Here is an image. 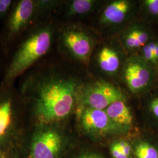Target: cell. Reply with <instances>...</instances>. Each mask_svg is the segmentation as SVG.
I'll return each instance as SVG.
<instances>
[{"instance_id": "obj_1", "label": "cell", "mask_w": 158, "mask_h": 158, "mask_svg": "<svg viewBox=\"0 0 158 158\" xmlns=\"http://www.w3.org/2000/svg\"><path fill=\"white\" fill-rule=\"evenodd\" d=\"M17 88L28 109L31 125L65 124L78 98L73 72L48 56L19 79Z\"/></svg>"}, {"instance_id": "obj_2", "label": "cell", "mask_w": 158, "mask_h": 158, "mask_svg": "<svg viewBox=\"0 0 158 158\" xmlns=\"http://www.w3.org/2000/svg\"><path fill=\"white\" fill-rule=\"evenodd\" d=\"M59 26L56 18L34 25L6 63L0 85H15L23 74L49 55L56 43Z\"/></svg>"}, {"instance_id": "obj_3", "label": "cell", "mask_w": 158, "mask_h": 158, "mask_svg": "<svg viewBox=\"0 0 158 158\" xmlns=\"http://www.w3.org/2000/svg\"><path fill=\"white\" fill-rule=\"evenodd\" d=\"M31 127L25 102L15 85H0V150L21 147Z\"/></svg>"}, {"instance_id": "obj_4", "label": "cell", "mask_w": 158, "mask_h": 158, "mask_svg": "<svg viewBox=\"0 0 158 158\" xmlns=\"http://www.w3.org/2000/svg\"><path fill=\"white\" fill-rule=\"evenodd\" d=\"M64 125H31L20 147L25 158H63L69 143Z\"/></svg>"}, {"instance_id": "obj_5", "label": "cell", "mask_w": 158, "mask_h": 158, "mask_svg": "<svg viewBox=\"0 0 158 158\" xmlns=\"http://www.w3.org/2000/svg\"><path fill=\"white\" fill-rule=\"evenodd\" d=\"M34 25V0H15L0 28V45L5 64Z\"/></svg>"}, {"instance_id": "obj_6", "label": "cell", "mask_w": 158, "mask_h": 158, "mask_svg": "<svg viewBox=\"0 0 158 158\" xmlns=\"http://www.w3.org/2000/svg\"><path fill=\"white\" fill-rule=\"evenodd\" d=\"M56 43L64 56L81 62L88 60L93 50L90 37L73 23H59Z\"/></svg>"}, {"instance_id": "obj_7", "label": "cell", "mask_w": 158, "mask_h": 158, "mask_svg": "<svg viewBox=\"0 0 158 158\" xmlns=\"http://www.w3.org/2000/svg\"><path fill=\"white\" fill-rule=\"evenodd\" d=\"M80 98L87 107L104 110L113 102L123 100L124 96L115 85L107 81H98L82 91Z\"/></svg>"}, {"instance_id": "obj_8", "label": "cell", "mask_w": 158, "mask_h": 158, "mask_svg": "<svg viewBox=\"0 0 158 158\" xmlns=\"http://www.w3.org/2000/svg\"><path fill=\"white\" fill-rule=\"evenodd\" d=\"M153 71L142 57H131L125 64L123 77L131 92L139 93L147 90L153 79Z\"/></svg>"}, {"instance_id": "obj_9", "label": "cell", "mask_w": 158, "mask_h": 158, "mask_svg": "<svg viewBox=\"0 0 158 158\" xmlns=\"http://www.w3.org/2000/svg\"><path fill=\"white\" fill-rule=\"evenodd\" d=\"M79 122L83 130L94 135H103L119 130L109 118L105 110L86 107L80 114Z\"/></svg>"}, {"instance_id": "obj_10", "label": "cell", "mask_w": 158, "mask_h": 158, "mask_svg": "<svg viewBox=\"0 0 158 158\" xmlns=\"http://www.w3.org/2000/svg\"><path fill=\"white\" fill-rule=\"evenodd\" d=\"M133 8L132 2L128 0H117L108 3L101 15V23L104 25H117L123 23Z\"/></svg>"}, {"instance_id": "obj_11", "label": "cell", "mask_w": 158, "mask_h": 158, "mask_svg": "<svg viewBox=\"0 0 158 158\" xmlns=\"http://www.w3.org/2000/svg\"><path fill=\"white\" fill-rule=\"evenodd\" d=\"M105 111L113 123L119 129L132 126L133 117L124 99L113 102L106 108Z\"/></svg>"}, {"instance_id": "obj_12", "label": "cell", "mask_w": 158, "mask_h": 158, "mask_svg": "<svg viewBox=\"0 0 158 158\" xmlns=\"http://www.w3.org/2000/svg\"><path fill=\"white\" fill-rule=\"evenodd\" d=\"M97 61L102 71L109 74L115 73L121 64L118 52L110 46H104L100 50L97 56Z\"/></svg>"}, {"instance_id": "obj_13", "label": "cell", "mask_w": 158, "mask_h": 158, "mask_svg": "<svg viewBox=\"0 0 158 158\" xmlns=\"http://www.w3.org/2000/svg\"><path fill=\"white\" fill-rule=\"evenodd\" d=\"M149 35L147 30L141 26H133L128 29L122 36L123 43L129 50L142 48L148 44Z\"/></svg>"}, {"instance_id": "obj_14", "label": "cell", "mask_w": 158, "mask_h": 158, "mask_svg": "<svg viewBox=\"0 0 158 158\" xmlns=\"http://www.w3.org/2000/svg\"><path fill=\"white\" fill-rule=\"evenodd\" d=\"M136 158H158V150L148 142H139L135 148Z\"/></svg>"}, {"instance_id": "obj_15", "label": "cell", "mask_w": 158, "mask_h": 158, "mask_svg": "<svg viewBox=\"0 0 158 158\" xmlns=\"http://www.w3.org/2000/svg\"><path fill=\"white\" fill-rule=\"evenodd\" d=\"M15 0H0V28L11 9Z\"/></svg>"}, {"instance_id": "obj_16", "label": "cell", "mask_w": 158, "mask_h": 158, "mask_svg": "<svg viewBox=\"0 0 158 158\" xmlns=\"http://www.w3.org/2000/svg\"><path fill=\"white\" fill-rule=\"evenodd\" d=\"M145 7L148 13L153 15H158V0H146L144 1Z\"/></svg>"}, {"instance_id": "obj_17", "label": "cell", "mask_w": 158, "mask_h": 158, "mask_svg": "<svg viewBox=\"0 0 158 158\" xmlns=\"http://www.w3.org/2000/svg\"><path fill=\"white\" fill-rule=\"evenodd\" d=\"M142 58L148 63L155 64L152 51L151 50L148 43L142 47Z\"/></svg>"}, {"instance_id": "obj_18", "label": "cell", "mask_w": 158, "mask_h": 158, "mask_svg": "<svg viewBox=\"0 0 158 158\" xmlns=\"http://www.w3.org/2000/svg\"><path fill=\"white\" fill-rule=\"evenodd\" d=\"M110 151L113 158H130L123 152L119 145L118 142L113 143L111 147Z\"/></svg>"}, {"instance_id": "obj_19", "label": "cell", "mask_w": 158, "mask_h": 158, "mask_svg": "<svg viewBox=\"0 0 158 158\" xmlns=\"http://www.w3.org/2000/svg\"><path fill=\"white\" fill-rule=\"evenodd\" d=\"M6 158H25L21 147H18L10 151Z\"/></svg>"}, {"instance_id": "obj_20", "label": "cell", "mask_w": 158, "mask_h": 158, "mask_svg": "<svg viewBox=\"0 0 158 158\" xmlns=\"http://www.w3.org/2000/svg\"><path fill=\"white\" fill-rule=\"evenodd\" d=\"M150 110L158 118V96L153 98L150 104Z\"/></svg>"}, {"instance_id": "obj_21", "label": "cell", "mask_w": 158, "mask_h": 158, "mask_svg": "<svg viewBox=\"0 0 158 158\" xmlns=\"http://www.w3.org/2000/svg\"><path fill=\"white\" fill-rule=\"evenodd\" d=\"M148 44L152 51L154 59L156 63L158 62V42H150L148 43Z\"/></svg>"}, {"instance_id": "obj_22", "label": "cell", "mask_w": 158, "mask_h": 158, "mask_svg": "<svg viewBox=\"0 0 158 158\" xmlns=\"http://www.w3.org/2000/svg\"><path fill=\"white\" fill-rule=\"evenodd\" d=\"M5 61H4V58L3 56V53L2 52V49L0 45V82L1 81V79L2 78L3 74L4 72V69H5Z\"/></svg>"}, {"instance_id": "obj_23", "label": "cell", "mask_w": 158, "mask_h": 158, "mask_svg": "<svg viewBox=\"0 0 158 158\" xmlns=\"http://www.w3.org/2000/svg\"><path fill=\"white\" fill-rule=\"evenodd\" d=\"M73 158H102L100 156L94 153H87L83 154L77 156H74Z\"/></svg>"}, {"instance_id": "obj_24", "label": "cell", "mask_w": 158, "mask_h": 158, "mask_svg": "<svg viewBox=\"0 0 158 158\" xmlns=\"http://www.w3.org/2000/svg\"><path fill=\"white\" fill-rule=\"evenodd\" d=\"M8 152L0 150V158H6Z\"/></svg>"}]
</instances>
